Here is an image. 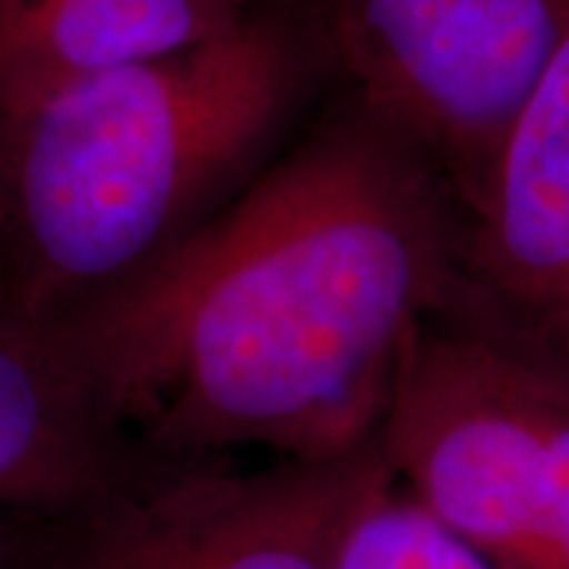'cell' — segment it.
<instances>
[{
  "mask_svg": "<svg viewBox=\"0 0 569 569\" xmlns=\"http://www.w3.org/2000/svg\"><path fill=\"white\" fill-rule=\"evenodd\" d=\"M459 247L443 171L358 102L51 332L149 459H332L377 440L406 348L456 301Z\"/></svg>",
  "mask_w": 569,
  "mask_h": 569,
  "instance_id": "cell-1",
  "label": "cell"
},
{
  "mask_svg": "<svg viewBox=\"0 0 569 569\" xmlns=\"http://www.w3.org/2000/svg\"><path fill=\"white\" fill-rule=\"evenodd\" d=\"M295 32L250 13L164 61L0 108V310L54 329L133 282L276 140Z\"/></svg>",
  "mask_w": 569,
  "mask_h": 569,
  "instance_id": "cell-2",
  "label": "cell"
},
{
  "mask_svg": "<svg viewBox=\"0 0 569 569\" xmlns=\"http://www.w3.org/2000/svg\"><path fill=\"white\" fill-rule=\"evenodd\" d=\"M380 449L396 488L500 569H569V361L459 317L406 348Z\"/></svg>",
  "mask_w": 569,
  "mask_h": 569,
  "instance_id": "cell-3",
  "label": "cell"
},
{
  "mask_svg": "<svg viewBox=\"0 0 569 569\" xmlns=\"http://www.w3.org/2000/svg\"><path fill=\"white\" fill-rule=\"evenodd\" d=\"M358 102L443 171L459 209L569 32V0H326Z\"/></svg>",
  "mask_w": 569,
  "mask_h": 569,
  "instance_id": "cell-4",
  "label": "cell"
},
{
  "mask_svg": "<svg viewBox=\"0 0 569 569\" xmlns=\"http://www.w3.org/2000/svg\"><path fill=\"white\" fill-rule=\"evenodd\" d=\"M392 471L373 443L257 471L149 462L77 512L58 569H336L348 531Z\"/></svg>",
  "mask_w": 569,
  "mask_h": 569,
  "instance_id": "cell-5",
  "label": "cell"
},
{
  "mask_svg": "<svg viewBox=\"0 0 569 569\" xmlns=\"http://www.w3.org/2000/svg\"><path fill=\"white\" fill-rule=\"evenodd\" d=\"M447 313L569 361V32L462 206Z\"/></svg>",
  "mask_w": 569,
  "mask_h": 569,
  "instance_id": "cell-6",
  "label": "cell"
},
{
  "mask_svg": "<svg viewBox=\"0 0 569 569\" xmlns=\"http://www.w3.org/2000/svg\"><path fill=\"white\" fill-rule=\"evenodd\" d=\"M58 332L0 310V503L82 512L156 459H137Z\"/></svg>",
  "mask_w": 569,
  "mask_h": 569,
  "instance_id": "cell-7",
  "label": "cell"
},
{
  "mask_svg": "<svg viewBox=\"0 0 569 569\" xmlns=\"http://www.w3.org/2000/svg\"><path fill=\"white\" fill-rule=\"evenodd\" d=\"M257 0H0V108L219 39Z\"/></svg>",
  "mask_w": 569,
  "mask_h": 569,
  "instance_id": "cell-8",
  "label": "cell"
},
{
  "mask_svg": "<svg viewBox=\"0 0 569 569\" xmlns=\"http://www.w3.org/2000/svg\"><path fill=\"white\" fill-rule=\"evenodd\" d=\"M336 569H500L427 516L402 490H383L348 531Z\"/></svg>",
  "mask_w": 569,
  "mask_h": 569,
  "instance_id": "cell-9",
  "label": "cell"
}]
</instances>
